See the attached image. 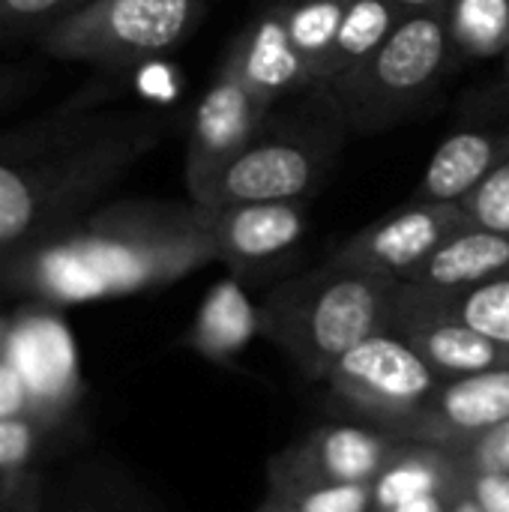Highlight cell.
Instances as JSON below:
<instances>
[{"label": "cell", "mask_w": 509, "mask_h": 512, "mask_svg": "<svg viewBox=\"0 0 509 512\" xmlns=\"http://www.w3.org/2000/svg\"><path fill=\"white\" fill-rule=\"evenodd\" d=\"M81 512H123V510H117V507H87V510H81Z\"/></svg>", "instance_id": "8d00e7d4"}, {"label": "cell", "mask_w": 509, "mask_h": 512, "mask_svg": "<svg viewBox=\"0 0 509 512\" xmlns=\"http://www.w3.org/2000/svg\"><path fill=\"white\" fill-rule=\"evenodd\" d=\"M261 333V309L231 273L207 291L186 333V348L213 366H231Z\"/></svg>", "instance_id": "e0dca14e"}, {"label": "cell", "mask_w": 509, "mask_h": 512, "mask_svg": "<svg viewBox=\"0 0 509 512\" xmlns=\"http://www.w3.org/2000/svg\"><path fill=\"white\" fill-rule=\"evenodd\" d=\"M171 132L159 111L69 102L0 135V261L78 225Z\"/></svg>", "instance_id": "6da1fadb"}, {"label": "cell", "mask_w": 509, "mask_h": 512, "mask_svg": "<svg viewBox=\"0 0 509 512\" xmlns=\"http://www.w3.org/2000/svg\"><path fill=\"white\" fill-rule=\"evenodd\" d=\"M0 354L24 381L30 420L45 429L60 426L84 396L78 351L63 321L45 309L24 312L6 324Z\"/></svg>", "instance_id": "9c48e42d"}, {"label": "cell", "mask_w": 509, "mask_h": 512, "mask_svg": "<svg viewBox=\"0 0 509 512\" xmlns=\"http://www.w3.org/2000/svg\"><path fill=\"white\" fill-rule=\"evenodd\" d=\"M270 495L288 512H372V483H318L282 486Z\"/></svg>", "instance_id": "cb8c5ba5"}, {"label": "cell", "mask_w": 509, "mask_h": 512, "mask_svg": "<svg viewBox=\"0 0 509 512\" xmlns=\"http://www.w3.org/2000/svg\"><path fill=\"white\" fill-rule=\"evenodd\" d=\"M465 222L468 216L462 204L411 198L408 204L384 213L381 219L339 243L330 261L408 282L423 267V261Z\"/></svg>", "instance_id": "30bf717a"}, {"label": "cell", "mask_w": 509, "mask_h": 512, "mask_svg": "<svg viewBox=\"0 0 509 512\" xmlns=\"http://www.w3.org/2000/svg\"><path fill=\"white\" fill-rule=\"evenodd\" d=\"M509 270V237L465 222L408 279L432 291H465Z\"/></svg>", "instance_id": "ac0fdd59"}, {"label": "cell", "mask_w": 509, "mask_h": 512, "mask_svg": "<svg viewBox=\"0 0 509 512\" xmlns=\"http://www.w3.org/2000/svg\"><path fill=\"white\" fill-rule=\"evenodd\" d=\"M450 512H483V507H480L477 498L468 492V486H462V489L453 495V501H450Z\"/></svg>", "instance_id": "836d02e7"}, {"label": "cell", "mask_w": 509, "mask_h": 512, "mask_svg": "<svg viewBox=\"0 0 509 512\" xmlns=\"http://www.w3.org/2000/svg\"><path fill=\"white\" fill-rule=\"evenodd\" d=\"M453 66L447 9L411 12L348 78L327 87L345 129L384 132L414 114Z\"/></svg>", "instance_id": "5b68a950"}, {"label": "cell", "mask_w": 509, "mask_h": 512, "mask_svg": "<svg viewBox=\"0 0 509 512\" xmlns=\"http://www.w3.org/2000/svg\"><path fill=\"white\" fill-rule=\"evenodd\" d=\"M273 3L279 6V15L288 27L294 48L309 66L312 87H318L351 0H273Z\"/></svg>", "instance_id": "7402d4cb"}, {"label": "cell", "mask_w": 509, "mask_h": 512, "mask_svg": "<svg viewBox=\"0 0 509 512\" xmlns=\"http://www.w3.org/2000/svg\"><path fill=\"white\" fill-rule=\"evenodd\" d=\"M321 384L366 426L399 438L444 381L402 336L384 330L342 354Z\"/></svg>", "instance_id": "52a82bcc"}, {"label": "cell", "mask_w": 509, "mask_h": 512, "mask_svg": "<svg viewBox=\"0 0 509 512\" xmlns=\"http://www.w3.org/2000/svg\"><path fill=\"white\" fill-rule=\"evenodd\" d=\"M276 105L264 99L225 54L198 99L186 138V189L198 201L213 177L264 129Z\"/></svg>", "instance_id": "ba28073f"}, {"label": "cell", "mask_w": 509, "mask_h": 512, "mask_svg": "<svg viewBox=\"0 0 509 512\" xmlns=\"http://www.w3.org/2000/svg\"><path fill=\"white\" fill-rule=\"evenodd\" d=\"M225 54L237 63L243 78L273 105H279L285 96L312 90L309 66L294 48L288 27L279 15V6L273 0L264 3L249 18V24H243V30L231 39Z\"/></svg>", "instance_id": "9a60e30c"}, {"label": "cell", "mask_w": 509, "mask_h": 512, "mask_svg": "<svg viewBox=\"0 0 509 512\" xmlns=\"http://www.w3.org/2000/svg\"><path fill=\"white\" fill-rule=\"evenodd\" d=\"M405 15H411V12H429V9H444L450 0H393Z\"/></svg>", "instance_id": "e575fe53"}, {"label": "cell", "mask_w": 509, "mask_h": 512, "mask_svg": "<svg viewBox=\"0 0 509 512\" xmlns=\"http://www.w3.org/2000/svg\"><path fill=\"white\" fill-rule=\"evenodd\" d=\"M509 156V132L462 129L441 141L432 153L414 198L462 204Z\"/></svg>", "instance_id": "2e32d148"}, {"label": "cell", "mask_w": 509, "mask_h": 512, "mask_svg": "<svg viewBox=\"0 0 509 512\" xmlns=\"http://www.w3.org/2000/svg\"><path fill=\"white\" fill-rule=\"evenodd\" d=\"M390 333L402 336L441 381L509 366V348L459 321L447 309L444 294L414 282H399Z\"/></svg>", "instance_id": "8fae6325"}, {"label": "cell", "mask_w": 509, "mask_h": 512, "mask_svg": "<svg viewBox=\"0 0 509 512\" xmlns=\"http://www.w3.org/2000/svg\"><path fill=\"white\" fill-rule=\"evenodd\" d=\"M402 438L378 426H321L270 459V489L318 483H375L402 450Z\"/></svg>", "instance_id": "7c38bea8"}, {"label": "cell", "mask_w": 509, "mask_h": 512, "mask_svg": "<svg viewBox=\"0 0 509 512\" xmlns=\"http://www.w3.org/2000/svg\"><path fill=\"white\" fill-rule=\"evenodd\" d=\"M3 333H6V324L0 321V345H3Z\"/></svg>", "instance_id": "74e56055"}, {"label": "cell", "mask_w": 509, "mask_h": 512, "mask_svg": "<svg viewBox=\"0 0 509 512\" xmlns=\"http://www.w3.org/2000/svg\"><path fill=\"white\" fill-rule=\"evenodd\" d=\"M258 512H288V510H285V507H282V504H279V501H276L273 495H267V501H264V504L258 507Z\"/></svg>", "instance_id": "d590c367"}, {"label": "cell", "mask_w": 509, "mask_h": 512, "mask_svg": "<svg viewBox=\"0 0 509 512\" xmlns=\"http://www.w3.org/2000/svg\"><path fill=\"white\" fill-rule=\"evenodd\" d=\"M465 477L477 474H509V420L492 426L471 444L453 453Z\"/></svg>", "instance_id": "83f0119b"}, {"label": "cell", "mask_w": 509, "mask_h": 512, "mask_svg": "<svg viewBox=\"0 0 509 512\" xmlns=\"http://www.w3.org/2000/svg\"><path fill=\"white\" fill-rule=\"evenodd\" d=\"M468 492L483 512H509V474H477L465 477Z\"/></svg>", "instance_id": "f546056e"}, {"label": "cell", "mask_w": 509, "mask_h": 512, "mask_svg": "<svg viewBox=\"0 0 509 512\" xmlns=\"http://www.w3.org/2000/svg\"><path fill=\"white\" fill-rule=\"evenodd\" d=\"M6 417H30V399L24 381L12 369V363L0 354V420Z\"/></svg>", "instance_id": "4dcf8cb0"}, {"label": "cell", "mask_w": 509, "mask_h": 512, "mask_svg": "<svg viewBox=\"0 0 509 512\" xmlns=\"http://www.w3.org/2000/svg\"><path fill=\"white\" fill-rule=\"evenodd\" d=\"M0 512H42V477L33 468L0 477Z\"/></svg>", "instance_id": "f1b7e54d"}, {"label": "cell", "mask_w": 509, "mask_h": 512, "mask_svg": "<svg viewBox=\"0 0 509 512\" xmlns=\"http://www.w3.org/2000/svg\"><path fill=\"white\" fill-rule=\"evenodd\" d=\"M207 213L216 261L234 276L282 258L306 234V201H246Z\"/></svg>", "instance_id": "5bb4252c"}, {"label": "cell", "mask_w": 509, "mask_h": 512, "mask_svg": "<svg viewBox=\"0 0 509 512\" xmlns=\"http://www.w3.org/2000/svg\"><path fill=\"white\" fill-rule=\"evenodd\" d=\"M342 132L345 123L333 99L312 87L309 105L291 120L273 111L264 129L213 177L195 204L213 210L246 201H306L330 174Z\"/></svg>", "instance_id": "277c9868"}, {"label": "cell", "mask_w": 509, "mask_h": 512, "mask_svg": "<svg viewBox=\"0 0 509 512\" xmlns=\"http://www.w3.org/2000/svg\"><path fill=\"white\" fill-rule=\"evenodd\" d=\"M216 261L207 207L117 201L60 237L0 261V282L48 306L168 285Z\"/></svg>", "instance_id": "7a4b0ae2"}, {"label": "cell", "mask_w": 509, "mask_h": 512, "mask_svg": "<svg viewBox=\"0 0 509 512\" xmlns=\"http://www.w3.org/2000/svg\"><path fill=\"white\" fill-rule=\"evenodd\" d=\"M504 420H509V366L444 381L399 438L456 453Z\"/></svg>", "instance_id": "4fadbf2b"}, {"label": "cell", "mask_w": 509, "mask_h": 512, "mask_svg": "<svg viewBox=\"0 0 509 512\" xmlns=\"http://www.w3.org/2000/svg\"><path fill=\"white\" fill-rule=\"evenodd\" d=\"M399 279L327 261L276 285L261 309L267 336L309 381H324L333 363L363 339L390 330Z\"/></svg>", "instance_id": "3957f363"}, {"label": "cell", "mask_w": 509, "mask_h": 512, "mask_svg": "<svg viewBox=\"0 0 509 512\" xmlns=\"http://www.w3.org/2000/svg\"><path fill=\"white\" fill-rule=\"evenodd\" d=\"M90 0H0V45L39 39Z\"/></svg>", "instance_id": "d4e9b609"}, {"label": "cell", "mask_w": 509, "mask_h": 512, "mask_svg": "<svg viewBox=\"0 0 509 512\" xmlns=\"http://www.w3.org/2000/svg\"><path fill=\"white\" fill-rule=\"evenodd\" d=\"M204 0H90L36 45L57 57L96 69H129L174 51L198 24Z\"/></svg>", "instance_id": "8992f818"}, {"label": "cell", "mask_w": 509, "mask_h": 512, "mask_svg": "<svg viewBox=\"0 0 509 512\" xmlns=\"http://www.w3.org/2000/svg\"><path fill=\"white\" fill-rule=\"evenodd\" d=\"M444 9L453 66L509 57V0H450Z\"/></svg>", "instance_id": "44dd1931"}, {"label": "cell", "mask_w": 509, "mask_h": 512, "mask_svg": "<svg viewBox=\"0 0 509 512\" xmlns=\"http://www.w3.org/2000/svg\"><path fill=\"white\" fill-rule=\"evenodd\" d=\"M462 486L465 474L453 453L426 444H402L372 483V512H390L429 495H456Z\"/></svg>", "instance_id": "d6986e66"}, {"label": "cell", "mask_w": 509, "mask_h": 512, "mask_svg": "<svg viewBox=\"0 0 509 512\" xmlns=\"http://www.w3.org/2000/svg\"><path fill=\"white\" fill-rule=\"evenodd\" d=\"M507 63H509V57H507Z\"/></svg>", "instance_id": "f35d334b"}, {"label": "cell", "mask_w": 509, "mask_h": 512, "mask_svg": "<svg viewBox=\"0 0 509 512\" xmlns=\"http://www.w3.org/2000/svg\"><path fill=\"white\" fill-rule=\"evenodd\" d=\"M471 225L509 237V156L462 201Z\"/></svg>", "instance_id": "484cf974"}, {"label": "cell", "mask_w": 509, "mask_h": 512, "mask_svg": "<svg viewBox=\"0 0 509 512\" xmlns=\"http://www.w3.org/2000/svg\"><path fill=\"white\" fill-rule=\"evenodd\" d=\"M453 495H429V498H417L411 504H402L390 512H450Z\"/></svg>", "instance_id": "1f68e13d"}, {"label": "cell", "mask_w": 509, "mask_h": 512, "mask_svg": "<svg viewBox=\"0 0 509 512\" xmlns=\"http://www.w3.org/2000/svg\"><path fill=\"white\" fill-rule=\"evenodd\" d=\"M48 429L30 417H6L0 420V477L30 471L33 459L42 450Z\"/></svg>", "instance_id": "4316f807"}, {"label": "cell", "mask_w": 509, "mask_h": 512, "mask_svg": "<svg viewBox=\"0 0 509 512\" xmlns=\"http://www.w3.org/2000/svg\"><path fill=\"white\" fill-rule=\"evenodd\" d=\"M402 18L405 12L393 0H351L318 90L339 84L360 63H366L381 48V42L396 30Z\"/></svg>", "instance_id": "ffe728a7"}, {"label": "cell", "mask_w": 509, "mask_h": 512, "mask_svg": "<svg viewBox=\"0 0 509 512\" xmlns=\"http://www.w3.org/2000/svg\"><path fill=\"white\" fill-rule=\"evenodd\" d=\"M27 81V72L21 66H3L0 63V102L12 99V93H18V87Z\"/></svg>", "instance_id": "d6a6232c"}, {"label": "cell", "mask_w": 509, "mask_h": 512, "mask_svg": "<svg viewBox=\"0 0 509 512\" xmlns=\"http://www.w3.org/2000/svg\"><path fill=\"white\" fill-rule=\"evenodd\" d=\"M438 294H444L447 309L459 321H465L486 339L509 348V270L474 285V288L453 291V294L438 291Z\"/></svg>", "instance_id": "603a6c76"}]
</instances>
